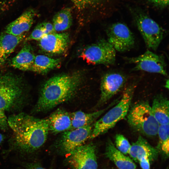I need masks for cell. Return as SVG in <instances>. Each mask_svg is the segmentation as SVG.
<instances>
[{
  "instance_id": "obj_9",
  "label": "cell",
  "mask_w": 169,
  "mask_h": 169,
  "mask_svg": "<svg viewBox=\"0 0 169 169\" xmlns=\"http://www.w3.org/2000/svg\"><path fill=\"white\" fill-rule=\"evenodd\" d=\"M129 63L134 64L133 71H143L167 76L166 64L164 57L149 50L138 56L126 58Z\"/></svg>"
},
{
  "instance_id": "obj_7",
  "label": "cell",
  "mask_w": 169,
  "mask_h": 169,
  "mask_svg": "<svg viewBox=\"0 0 169 169\" xmlns=\"http://www.w3.org/2000/svg\"><path fill=\"white\" fill-rule=\"evenodd\" d=\"M80 56L89 64L112 65L115 62L116 50L107 40L102 39L84 48Z\"/></svg>"
},
{
  "instance_id": "obj_3",
  "label": "cell",
  "mask_w": 169,
  "mask_h": 169,
  "mask_svg": "<svg viewBox=\"0 0 169 169\" xmlns=\"http://www.w3.org/2000/svg\"><path fill=\"white\" fill-rule=\"evenodd\" d=\"M29 91L21 76L0 71V109L4 112L21 110L26 104Z\"/></svg>"
},
{
  "instance_id": "obj_24",
  "label": "cell",
  "mask_w": 169,
  "mask_h": 169,
  "mask_svg": "<svg viewBox=\"0 0 169 169\" xmlns=\"http://www.w3.org/2000/svg\"><path fill=\"white\" fill-rule=\"evenodd\" d=\"M169 124L160 125L157 135L159 139L158 150H160L166 157L169 156Z\"/></svg>"
},
{
  "instance_id": "obj_4",
  "label": "cell",
  "mask_w": 169,
  "mask_h": 169,
  "mask_svg": "<svg viewBox=\"0 0 169 169\" xmlns=\"http://www.w3.org/2000/svg\"><path fill=\"white\" fill-rule=\"evenodd\" d=\"M134 90L133 85L125 89L116 104L94 124L90 139H93L106 133L127 115L130 108Z\"/></svg>"
},
{
  "instance_id": "obj_13",
  "label": "cell",
  "mask_w": 169,
  "mask_h": 169,
  "mask_svg": "<svg viewBox=\"0 0 169 169\" xmlns=\"http://www.w3.org/2000/svg\"><path fill=\"white\" fill-rule=\"evenodd\" d=\"M39 41V47L43 51L59 54L64 53L67 49L69 37L66 33L53 32L45 35Z\"/></svg>"
},
{
  "instance_id": "obj_15",
  "label": "cell",
  "mask_w": 169,
  "mask_h": 169,
  "mask_svg": "<svg viewBox=\"0 0 169 169\" xmlns=\"http://www.w3.org/2000/svg\"><path fill=\"white\" fill-rule=\"evenodd\" d=\"M36 14L35 11L33 9L27 10L6 26L5 32L15 36L25 33L32 27Z\"/></svg>"
},
{
  "instance_id": "obj_22",
  "label": "cell",
  "mask_w": 169,
  "mask_h": 169,
  "mask_svg": "<svg viewBox=\"0 0 169 169\" xmlns=\"http://www.w3.org/2000/svg\"><path fill=\"white\" fill-rule=\"evenodd\" d=\"M60 64V61L59 59L51 58L44 55H38L35 56L31 71L41 74H45L53 69L59 68Z\"/></svg>"
},
{
  "instance_id": "obj_19",
  "label": "cell",
  "mask_w": 169,
  "mask_h": 169,
  "mask_svg": "<svg viewBox=\"0 0 169 169\" xmlns=\"http://www.w3.org/2000/svg\"><path fill=\"white\" fill-rule=\"evenodd\" d=\"M119 100L114 101L105 108L91 113H86L79 110L71 113L72 121L71 130L92 124L96 119L108 109L115 105Z\"/></svg>"
},
{
  "instance_id": "obj_14",
  "label": "cell",
  "mask_w": 169,
  "mask_h": 169,
  "mask_svg": "<svg viewBox=\"0 0 169 169\" xmlns=\"http://www.w3.org/2000/svg\"><path fill=\"white\" fill-rule=\"evenodd\" d=\"M158 153L157 148L152 146L146 140L140 136L136 141L131 145L129 154L136 162L144 158H148L151 162L156 159Z\"/></svg>"
},
{
  "instance_id": "obj_12",
  "label": "cell",
  "mask_w": 169,
  "mask_h": 169,
  "mask_svg": "<svg viewBox=\"0 0 169 169\" xmlns=\"http://www.w3.org/2000/svg\"><path fill=\"white\" fill-rule=\"evenodd\" d=\"M126 77L118 72H110L104 74L100 84V96L98 106L106 103L123 88L126 81Z\"/></svg>"
},
{
  "instance_id": "obj_31",
  "label": "cell",
  "mask_w": 169,
  "mask_h": 169,
  "mask_svg": "<svg viewBox=\"0 0 169 169\" xmlns=\"http://www.w3.org/2000/svg\"><path fill=\"white\" fill-rule=\"evenodd\" d=\"M40 24L46 35L54 32L55 31L52 23L45 22L41 23Z\"/></svg>"
},
{
  "instance_id": "obj_6",
  "label": "cell",
  "mask_w": 169,
  "mask_h": 169,
  "mask_svg": "<svg viewBox=\"0 0 169 169\" xmlns=\"http://www.w3.org/2000/svg\"><path fill=\"white\" fill-rule=\"evenodd\" d=\"M135 24L144 39L146 47L156 50L164 35V30L156 22L143 12L133 11Z\"/></svg>"
},
{
  "instance_id": "obj_2",
  "label": "cell",
  "mask_w": 169,
  "mask_h": 169,
  "mask_svg": "<svg viewBox=\"0 0 169 169\" xmlns=\"http://www.w3.org/2000/svg\"><path fill=\"white\" fill-rule=\"evenodd\" d=\"M82 76L75 73L60 74L49 79L41 87L33 111H47L71 99L80 85Z\"/></svg>"
},
{
  "instance_id": "obj_5",
  "label": "cell",
  "mask_w": 169,
  "mask_h": 169,
  "mask_svg": "<svg viewBox=\"0 0 169 169\" xmlns=\"http://www.w3.org/2000/svg\"><path fill=\"white\" fill-rule=\"evenodd\" d=\"M127 116L129 125L136 131L148 137L157 135L159 125L148 102L141 101L133 105L130 108Z\"/></svg>"
},
{
  "instance_id": "obj_8",
  "label": "cell",
  "mask_w": 169,
  "mask_h": 169,
  "mask_svg": "<svg viewBox=\"0 0 169 169\" xmlns=\"http://www.w3.org/2000/svg\"><path fill=\"white\" fill-rule=\"evenodd\" d=\"M93 125L68 130L62 132L57 143L60 153L69 154L84 145L90 136Z\"/></svg>"
},
{
  "instance_id": "obj_30",
  "label": "cell",
  "mask_w": 169,
  "mask_h": 169,
  "mask_svg": "<svg viewBox=\"0 0 169 169\" xmlns=\"http://www.w3.org/2000/svg\"><path fill=\"white\" fill-rule=\"evenodd\" d=\"M11 6L10 0H0V15L11 9Z\"/></svg>"
},
{
  "instance_id": "obj_26",
  "label": "cell",
  "mask_w": 169,
  "mask_h": 169,
  "mask_svg": "<svg viewBox=\"0 0 169 169\" xmlns=\"http://www.w3.org/2000/svg\"><path fill=\"white\" fill-rule=\"evenodd\" d=\"M45 35L41 24L40 23L35 27L31 34L26 38V41H39Z\"/></svg>"
},
{
  "instance_id": "obj_34",
  "label": "cell",
  "mask_w": 169,
  "mask_h": 169,
  "mask_svg": "<svg viewBox=\"0 0 169 169\" xmlns=\"http://www.w3.org/2000/svg\"><path fill=\"white\" fill-rule=\"evenodd\" d=\"M5 138V136L3 135L0 133V144L3 142Z\"/></svg>"
},
{
  "instance_id": "obj_29",
  "label": "cell",
  "mask_w": 169,
  "mask_h": 169,
  "mask_svg": "<svg viewBox=\"0 0 169 169\" xmlns=\"http://www.w3.org/2000/svg\"><path fill=\"white\" fill-rule=\"evenodd\" d=\"M147 1L154 7L161 8H166L169 5V0H147Z\"/></svg>"
},
{
  "instance_id": "obj_25",
  "label": "cell",
  "mask_w": 169,
  "mask_h": 169,
  "mask_svg": "<svg viewBox=\"0 0 169 169\" xmlns=\"http://www.w3.org/2000/svg\"><path fill=\"white\" fill-rule=\"evenodd\" d=\"M115 147L125 155L129 154L131 145L128 140L122 135L116 134L115 137Z\"/></svg>"
},
{
  "instance_id": "obj_32",
  "label": "cell",
  "mask_w": 169,
  "mask_h": 169,
  "mask_svg": "<svg viewBox=\"0 0 169 169\" xmlns=\"http://www.w3.org/2000/svg\"><path fill=\"white\" fill-rule=\"evenodd\" d=\"M23 164L26 169H46L36 163L26 162Z\"/></svg>"
},
{
  "instance_id": "obj_16",
  "label": "cell",
  "mask_w": 169,
  "mask_h": 169,
  "mask_svg": "<svg viewBox=\"0 0 169 169\" xmlns=\"http://www.w3.org/2000/svg\"><path fill=\"white\" fill-rule=\"evenodd\" d=\"M49 131L57 134L70 130L72 121L70 113L59 108L53 112L48 118Z\"/></svg>"
},
{
  "instance_id": "obj_20",
  "label": "cell",
  "mask_w": 169,
  "mask_h": 169,
  "mask_svg": "<svg viewBox=\"0 0 169 169\" xmlns=\"http://www.w3.org/2000/svg\"><path fill=\"white\" fill-rule=\"evenodd\" d=\"M169 105L168 99L161 94L157 95L153 100L151 110L159 125L169 124Z\"/></svg>"
},
{
  "instance_id": "obj_1",
  "label": "cell",
  "mask_w": 169,
  "mask_h": 169,
  "mask_svg": "<svg viewBox=\"0 0 169 169\" xmlns=\"http://www.w3.org/2000/svg\"><path fill=\"white\" fill-rule=\"evenodd\" d=\"M13 134L11 149L24 154H30L45 143L49 131L48 118L40 119L24 112L10 115L8 118Z\"/></svg>"
},
{
  "instance_id": "obj_11",
  "label": "cell",
  "mask_w": 169,
  "mask_h": 169,
  "mask_svg": "<svg viewBox=\"0 0 169 169\" xmlns=\"http://www.w3.org/2000/svg\"><path fill=\"white\" fill-rule=\"evenodd\" d=\"M67 161L72 169H97L96 146L92 142L84 144L69 154Z\"/></svg>"
},
{
  "instance_id": "obj_33",
  "label": "cell",
  "mask_w": 169,
  "mask_h": 169,
  "mask_svg": "<svg viewBox=\"0 0 169 169\" xmlns=\"http://www.w3.org/2000/svg\"><path fill=\"white\" fill-rule=\"evenodd\" d=\"M139 162L142 169H150V162L148 158H143L140 160Z\"/></svg>"
},
{
  "instance_id": "obj_17",
  "label": "cell",
  "mask_w": 169,
  "mask_h": 169,
  "mask_svg": "<svg viewBox=\"0 0 169 169\" xmlns=\"http://www.w3.org/2000/svg\"><path fill=\"white\" fill-rule=\"evenodd\" d=\"M25 33L15 36L5 32L0 35V68L25 36Z\"/></svg>"
},
{
  "instance_id": "obj_21",
  "label": "cell",
  "mask_w": 169,
  "mask_h": 169,
  "mask_svg": "<svg viewBox=\"0 0 169 169\" xmlns=\"http://www.w3.org/2000/svg\"><path fill=\"white\" fill-rule=\"evenodd\" d=\"M31 45L26 44L11 60L13 67L23 71H31L35 57Z\"/></svg>"
},
{
  "instance_id": "obj_28",
  "label": "cell",
  "mask_w": 169,
  "mask_h": 169,
  "mask_svg": "<svg viewBox=\"0 0 169 169\" xmlns=\"http://www.w3.org/2000/svg\"><path fill=\"white\" fill-rule=\"evenodd\" d=\"M9 127L8 118L5 112L0 109V130L6 131Z\"/></svg>"
},
{
  "instance_id": "obj_23",
  "label": "cell",
  "mask_w": 169,
  "mask_h": 169,
  "mask_svg": "<svg viewBox=\"0 0 169 169\" xmlns=\"http://www.w3.org/2000/svg\"><path fill=\"white\" fill-rule=\"evenodd\" d=\"M72 22L71 9L68 8L62 9L54 15L52 24L55 31L60 32L69 28Z\"/></svg>"
},
{
  "instance_id": "obj_18",
  "label": "cell",
  "mask_w": 169,
  "mask_h": 169,
  "mask_svg": "<svg viewBox=\"0 0 169 169\" xmlns=\"http://www.w3.org/2000/svg\"><path fill=\"white\" fill-rule=\"evenodd\" d=\"M105 155L119 169L136 168V165L133 160L118 150L110 139L106 142Z\"/></svg>"
},
{
  "instance_id": "obj_35",
  "label": "cell",
  "mask_w": 169,
  "mask_h": 169,
  "mask_svg": "<svg viewBox=\"0 0 169 169\" xmlns=\"http://www.w3.org/2000/svg\"><path fill=\"white\" fill-rule=\"evenodd\" d=\"M168 86H169V81H168V79L167 81H166L165 86L166 88H167V89H168Z\"/></svg>"
},
{
  "instance_id": "obj_27",
  "label": "cell",
  "mask_w": 169,
  "mask_h": 169,
  "mask_svg": "<svg viewBox=\"0 0 169 169\" xmlns=\"http://www.w3.org/2000/svg\"><path fill=\"white\" fill-rule=\"evenodd\" d=\"M79 8H84L99 4L102 0H71Z\"/></svg>"
},
{
  "instance_id": "obj_10",
  "label": "cell",
  "mask_w": 169,
  "mask_h": 169,
  "mask_svg": "<svg viewBox=\"0 0 169 169\" xmlns=\"http://www.w3.org/2000/svg\"><path fill=\"white\" fill-rule=\"evenodd\" d=\"M107 41L116 51L124 52L134 46L135 39L128 27L122 23L111 24L107 29Z\"/></svg>"
}]
</instances>
